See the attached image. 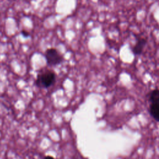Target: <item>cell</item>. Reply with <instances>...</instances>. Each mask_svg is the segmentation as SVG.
Listing matches in <instances>:
<instances>
[{"mask_svg": "<svg viewBox=\"0 0 159 159\" xmlns=\"http://www.w3.org/2000/svg\"><path fill=\"white\" fill-rule=\"evenodd\" d=\"M22 35L24 36H25V37L29 36V33L27 31H25V30H22Z\"/></svg>", "mask_w": 159, "mask_h": 159, "instance_id": "cell-6", "label": "cell"}, {"mask_svg": "<svg viewBox=\"0 0 159 159\" xmlns=\"http://www.w3.org/2000/svg\"><path fill=\"white\" fill-rule=\"evenodd\" d=\"M44 159H55L54 157H52V156H46Z\"/></svg>", "mask_w": 159, "mask_h": 159, "instance_id": "cell-7", "label": "cell"}, {"mask_svg": "<svg viewBox=\"0 0 159 159\" xmlns=\"http://www.w3.org/2000/svg\"><path fill=\"white\" fill-rule=\"evenodd\" d=\"M55 80V73L52 70H46L38 74L35 84L40 88H47L54 84Z\"/></svg>", "mask_w": 159, "mask_h": 159, "instance_id": "cell-1", "label": "cell"}, {"mask_svg": "<svg viewBox=\"0 0 159 159\" xmlns=\"http://www.w3.org/2000/svg\"><path fill=\"white\" fill-rule=\"evenodd\" d=\"M148 112L156 121L159 122V101L150 103Z\"/></svg>", "mask_w": 159, "mask_h": 159, "instance_id": "cell-4", "label": "cell"}, {"mask_svg": "<svg viewBox=\"0 0 159 159\" xmlns=\"http://www.w3.org/2000/svg\"><path fill=\"white\" fill-rule=\"evenodd\" d=\"M45 57L47 64L50 66H56L63 60L61 54L54 48L47 49L45 52Z\"/></svg>", "mask_w": 159, "mask_h": 159, "instance_id": "cell-2", "label": "cell"}, {"mask_svg": "<svg viewBox=\"0 0 159 159\" xmlns=\"http://www.w3.org/2000/svg\"><path fill=\"white\" fill-rule=\"evenodd\" d=\"M148 101L150 103L159 101V89L155 88L149 93Z\"/></svg>", "mask_w": 159, "mask_h": 159, "instance_id": "cell-5", "label": "cell"}, {"mask_svg": "<svg viewBox=\"0 0 159 159\" xmlns=\"http://www.w3.org/2000/svg\"><path fill=\"white\" fill-rule=\"evenodd\" d=\"M147 39L144 37H139L137 40V42L135 45L133 47L132 49L134 54L135 55H140L142 53L143 48L145 45L147 44Z\"/></svg>", "mask_w": 159, "mask_h": 159, "instance_id": "cell-3", "label": "cell"}]
</instances>
